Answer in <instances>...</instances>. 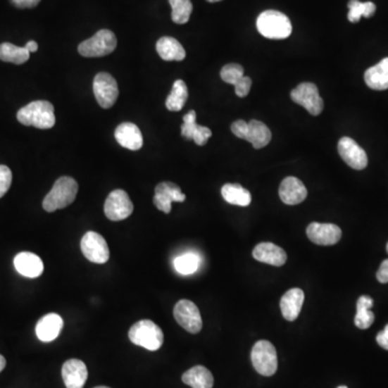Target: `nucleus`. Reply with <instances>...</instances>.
<instances>
[{
	"label": "nucleus",
	"mask_w": 388,
	"mask_h": 388,
	"mask_svg": "<svg viewBox=\"0 0 388 388\" xmlns=\"http://www.w3.org/2000/svg\"><path fill=\"white\" fill-rule=\"evenodd\" d=\"M30 53L25 46H18L10 42L0 44V60L3 62L22 65L30 60Z\"/></svg>",
	"instance_id": "cd10ccee"
},
{
	"label": "nucleus",
	"mask_w": 388,
	"mask_h": 388,
	"mask_svg": "<svg viewBox=\"0 0 388 388\" xmlns=\"http://www.w3.org/2000/svg\"><path fill=\"white\" fill-rule=\"evenodd\" d=\"M292 101L308 111L312 115H318L324 109V101L314 83L304 82L292 91Z\"/></svg>",
	"instance_id": "1a4fd4ad"
},
{
	"label": "nucleus",
	"mask_w": 388,
	"mask_h": 388,
	"mask_svg": "<svg viewBox=\"0 0 388 388\" xmlns=\"http://www.w3.org/2000/svg\"><path fill=\"white\" fill-rule=\"evenodd\" d=\"M206 1H208V3H218V1H221V0H206Z\"/></svg>",
	"instance_id": "79ce46f5"
},
{
	"label": "nucleus",
	"mask_w": 388,
	"mask_h": 388,
	"mask_svg": "<svg viewBox=\"0 0 388 388\" xmlns=\"http://www.w3.org/2000/svg\"><path fill=\"white\" fill-rule=\"evenodd\" d=\"M377 278L381 284L388 283V259L384 260L380 265L377 273Z\"/></svg>",
	"instance_id": "4c0bfd02"
},
{
	"label": "nucleus",
	"mask_w": 388,
	"mask_h": 388,
	"mask_svg": "<svg viewBox=\"0 0 388 388\" xmlns=\"http://www.w3.org/2000/svg\"><path fill=\"white\" fill-rule=\"evenodd\" d=\"M6 365H7V361H6L5 357L0 355V373L5 369Z\"/></svg>",
	"instance_id": "a19ab883"
},
{
	"label": "nucleus",
	"mask_w": 388,
	"mask_h": 388,
	"mask_svg": "<svg viewBox=\"0 0 388 388\" xmlns=\"http://www.w3.org/2000/svg\"><path fill=\"white\" fill-rule=\"evenodd\" d=\"M231 131L237 137L249 142L255 149L265 147L272 139L269 127L258 120H251V122L237 120L231 125Z\"/></svg>",
	"instance_id": "39448f33"
},
{
	"label": "nucleus",
	"mask_w": 388,
	"mask_h": 388,
	"mask_svg": "<svg viewBox=\"0 0 388 388\" xmlns=\"http://www.w3.org/2000/svg\"><path fill=\"white\" fill-rule=\"evenodd\" d=\"M156 52L162 60L180 61L186 58V51L178 40L173 37H162L156 42Z\"/></svg>",
	"instance_id": "393cba45"
},
{
	"label": "nucleus",
	"mask_w": 388,
	"mask_h": 388,
	"mask_svg": "<svg viewBox=\"0 0 388 388\" xmlns=\"http://www.w3.org/2000/svg\"><path fill=\"white\" fill-rule=\"evenodd\" d=\"M377 342L382 349L388 351V325H386L383 331L379 333L377 336Z\"/></svg>",
	"instance_id": "58836bf2"
},
{
	"label": "nucleus",
	"mask_w": 388,
	"mask_h": 388,
	"mask_svg": "<svg viewBox=\"0 0 388 388\" xmlns=\"http://www.w3.org/2000/svg\"><path fill=\"white\" fill-rule=\"evenodd\" d=\"M373 306V299L369 296H361L357 301V313L355 325L359 329H368L375 323V314L370 308Z\"/></svg>",
	"instance_id": "c85d7f7f"
},
{
	"label": "nucleus",
	"mask_w": 388,
	"mask_h": 388,
	"mask_svg": "<svg viewBox=\"0 0 388 388\" xmlns=\"http://www.w3.org/2000/svg\"><path fill=\"white\" fill-rule=\"evenodd\" d=\"M14 267L21 275L28 278L39 277L44 273V262L32 253L24 251L14 258Z\"/></svg>",
	"instance_id": "412c9836"
},
{
	"label": "nucleus",
	"mask_w": 388,
	"mask_h": 388,
	"mask_svg": "<svg viewBox=\"0 0 388 388\" xmlns=\"http://www.w3.org/2000/svg\"><path fill=\"white\" fill-rule=\"evenodd\" d=\"M338 151L343 161L354 170H365L368 165V156L365 150L349 137L339 140Z\"/></svg>",
	"instance_id": "ddd939ff"
},
{
	"label": "nucleus",
	"mask_w": 388,
	"mask_h": 388,
	"mask_svg": "<svg viewBox=\"0 0 388 388\" xmlns=\"http://www.w3.org/2000/svg\"><path fill=\"white\" fill-rule=\"evenodd\" d=\"M349 12L347 18L351 23H357L363 16L371 18L377 10L375 4L371 1L361 3L359 0H349Z\"/></svg>",
	"instance_id": "7c9ffc66"
},
{
	"label": "nucleus",
	"mask_w": 388,
	"mask_h": 388,
	"mask_svg": "<svg viewBox=\"0 0 388 388\" xmlns=\"http://www.w3.org/2000/svg\"><path fill=\"white\" fill-rule=\"evenodd\" d=\"M64 322L62 317L56 313L46 315L38 322L36 326V334L42 342H52L56 340L62 332Z\"/></svg>",
	"instance_id": "4be33fe9"
},
{
	"label": "nucleus",
	"mask_w": 388,
	"mask_h": 388,
	"mask_svg": "<svg viewBox=\"0 0 388 388\" xmlns=\"http://www.w3.org/2000/svg\"><path fill=\"white\" fill-rule=\"evenodd\" d=\"M254 258L257 261L274 265V267H282L287 261V255L283 249L273 243H260L256 246L253 251Z\"/></svg>",
	"instance_id": "f3484780"
},
{
	"label": "nucleus",
	"mask_w": 388,
	"mask_h": 388,
	"mask_svg": "<svg viewBox=\"0 0 388 388\" xmlns=\"http://www.w3.org/2000/svg\"><path fill=\"white\" fill-rule=\"evenodd\" d=\"M83 256L93 263L103 264L108 261L109 247L106 239L94 231L85 233L81 239Z\"/></svg>",
	"instance_id": "9d476101"
},
{
	"label": "nucleus",
	"mask_w": 388,
	"mask_h": 388,
	"mask_svg": "<svg viewBox=\"0 0 388 388\" xmlns=\"http://www.w3.org/2000/svg\"><path fill=\"white\" fill-rule=\"evenodd\" d=\"M10 1L14 7L19 9H26V8L30 9V8L37 7L42 0H10Z\"/></svg>",
	"instance_id": "e433bc0d"
},
{
	"label": "nucleus",
	"mask_w": 388,
	"mask_h": 388,
	"mask_svg": "<svg viewBox=\"0 0 388 388\" xmlns=\"http://www.w3.org/2000/svg\"><path fill=\"white\" fill-rule=\"evenodd\" d=\"M308 239L317 245L331 246L342 237V230L333 223H312L306 229Z\"/></svg>",
	"instance_id": "4468645a"
},
{
	"label": "nucleus",
	"mask_w": 388,
	"mask_h": 388,
	"mask_svg": "<svg viewBox=\"0 0 388 388\" xmlns=\"http://www.w3.org/2000/svg\"><path fill=\"white\" fill-rule=\"evenodd\" d=\"M308 196V190L301 180L296 177H287L280 187V198L287 205H298Z\"/></svg>",
	"instance_id": "a211bd4d"
},
{
	"label": "nucleus",
	"mask_w": 388,
	"mask_h": 388,
	"mask_svg": "<svg viewBox=\"0 0 388 388\" xmlns=\"http://www.w3.org/2000/svg\"><path fill=\"white\" fill-rule=\"evenodd\" d=\"M182 382L192 388H213L214 377L207 368L196 365L184 373Z\"/></svg>",
	"instance_id": "a878e982"
},
{
	"label": "nucleus",
	"mask_w": 388,
	"mask_h": 388,
	"mask_svg": "<svg viewBox=\"0 0 388 388\" xmlns=\"http://www.w3.org/2000/svg\"><path fill=\"white\" fill-rule=\"evenodd\" d=\"M117 44V37L111 30H101L90 39L81 42L78 51L85 58H101L113 53Z\"/></svg>",
	"instance_id": "423d86ee"
},
{
	"label": "nucleus",
	"mask_w": 388,
	"mask_h": 388,
	"mask_svg": "<svg viewBox=\"0 0 388 388\" xmlns=\"http://www.w3.org/2000/svg\"><path fill=\"white\" fill-rule=\"evenodd\" d=\"M16 118L22 125L36 129L48 130L56 125L54 107L46 101H32L18 111Z\"/></svg>",
	"instance_id": "f257e3e1"
},
{
	"label": "nucleus",
	"mask_w": 388,
	"mask_h": 388,
	"mask_svg": "<svg viewBox=\"0 0 388 388\" xmlns=\"http://www.w3.org/2000/svg\"><path fill=\"white\" fill-rule=\"evenodd\" d=\"M386 251H387V254H388V243H387V245H386Z\"/></svg>",
	"instance_id": "a18cd8bd"
},
{
	"label": "nucleus",
	"mask_w": 388,
	"mask_h": 388,
	"mask_svg": "<svg viewBox=\"0 0 388 388\" xmlns=\"http://www.w3.org/2000/svg\"><path fill=\"white\" fill-rule=\"evenodd\" d=\"M189 92L186 83L182 80H176L173 85L172 92L166 99V108L170 111H180L184 108L188 99Z\"/></svg>",
	"instance_id": "c756f323"
},
{
	"label": "nucleus",
	"mask_w": 388,
	"mask_h": 388,
	"mask_svg": "<svg viewBox=\"0 0 388 388\" xmlns=\"http://www.w3.org/2000/svg\"><path fill=\"white\" fill-rule=\"evenodd\" d=\"M129 338L134 344L151 351L160 349L164 342L163 331L149 320H140L133 325L129 331Z\"/></svg>",
	"instance_id": "20e7f679"
},
{
	"label": "nucleus",
	"mask_w": 388,
	"mask_h": 388,
	"mask_svg": "<svg viewBox=\"0 0 388 388\" xmlns=\"http://www.w3.org/2000/svg\"><path fill=\"white\" fill-rule=\"evenodd\" d=\"M12 184V173L8 166L0 165V199L9 191Z\"/></svg>",
	"instance_id": "f704fd0d"
},
{
	"label": "nucleus",
	"mask_w": 388,
	"mask_h": 388,
	"mask_svg": "<svg viewBox=\"0 0 388 388\" xmlns=\"http://www.w3.org/2000/svg\"><path fill=\"white\" fill-rule=\"evenodd\" d=\"M77 193H78V184L74 178L67 177V176L58 178L44 198L42 207L48 213L65 208L74 202Z\"/></svg>",
	"instance_id": "f03ea898"
},
{
	"label": "nucleus",
	"mask_w": 388,
	"mask_h": 388,
	"mask_svg": "<svg viewBox=\"0 0 388 388\" xmlns=\"http://www.w3.org/2000/svg\"><path fill=\"white\" fill-rule=\"evenodd\" d=\"M25 48L30 51V53H34L38 50V44L34 42V40H32V42H28L27 44H25Z\"/></svg>",
	"instance_id": "ea45409f"
},
{
	"label": "nucleus",
	"mask_w": 388,
	"mask_h": 388,
	"mask_svg": "<svg viewBox=\"0 0 388 388\" xmlns=\"http://www.w3.org/2000/svg\"><path fill=\"white\" fill-rule=\"evenodd\" d=\"M338 388H349L347 386H339Z\"/></svg>",
	"instance_id": "c03bdc74"
},
{
	"label": "nucleus",
	"mask_w": 388,
	"mask_h": 388,
	"mask_svg": "<svg viewBox=\"0 0 388 388\" xmlns=\"http://www.w3.org/2000/svg\"><path fill=\"white\" fill-rule=\"evenodd\" d=\"M134 211V205L129 194L122 189H117L106 200L104 211L109 220L121 221L129 218Z\"/></svg>",
	"instance_id": "6e6552de"
},
{
	"label": "nucleus",
	"mask_w": 388,
	"mask_h": 388,
	"mask_svg": "<svg viewBox=\"0 0 388 388\" xmlns=\"http://www.w3.org/2000/svg\"><path fill=\"white\" fill-rule=\"evenodd\" d=\"M186 196L174 182H163L158 184L154 193V203L158 211L168 214L172 211L173 202H184Z\"/></svg>",
	"instance_id": "2eb2a0df"
},
{
	"label": "nucleus",
	"mask_w": 388,
	"mask_h": 388,
	"mask_svg": "<svg viewBox=\"0 0 388 388\" xmlns=\"http://www.w3.org/2000/svg\"><path fill=\"white\" fill-rule=\"evenodd\" d=\"M95 99L103 108H111L119 96V89L115 79L107 73H99L93 81Z\"/></svg>",
	"instance_id": "9b49d317"
},
{
	"label": "nucleus",
	"mask_w": 388,
	"mask_h": 388,
	"mask_svg": "<svg viewBox=\"0 0 388 388\" xmlns=\"http://www.w3.org/2000/svg\"><path fill=\"white\" fill-rule=\"evenodd\" d=\"M257 30L263 37L269 39H286L292 32L288 16L275 10L262 12L257 19Z\"/></svg>",
	"instance_id": "7ed1b4c3"
},
{
	"label": "nucleus",
	"mask_w": 388,
	"mask_h": 388,
	"mask_svg": "<svg viewBox=\"0 0 388 388\" xmlns=\"http://www.w3.org/2000/svg\"><path fill=\"white\" fill-rule=\"evenodd\" d=\"M251 85H253V81L249 77L244 76L235 87V93H237V96L239 97H245L249 95V91H251Z\"/></svg>",
	"instance_id": "c9c22d12"
},
{
	"label": "nucleus",
	"mask_w": 388,
	"mask_h": 388,
	"mask_svg": "<svg viewBox=\"0 0 388 388\" xmlns=\"http://www.w3.org/2000/svg\"><path fill=\"white\" fill-rule=\"evenodd\" d=\"M174 267L178 273L182 275H191L198 271L200 267V258L196 254H184L174 260Z\"/></svg>",
	"instance_id": "473e14b6"
},
{
	"label": "nucleus",
	"mask_w": 388,
	"mask_h": 388,
	"mask_svg": "<svg viewBox=\"0 0 388 388\" xmlns=\"http://www.w3.org/2000/svg\"><path fill=\"white\" fill-rule=\"evenodd\" d=\"M172 7V20L176 24H186L190 20L193 6L191 0H168Z\"/></svg>",
	"instance_id": "2f4dec72"
},
{
	"label": "nucleus",
	"mask_w": 388,
	"mask_h": 388,
	"mask_svg": "<svg viewBox=\"0 0 388 388\" xmlns=\"http://www.w3.org/2000/svg\"><path fill=\"white\" fill-rule=\"evenodd\" d=\"M221 194L229 204L246 207L251 203V192L239 184H225L221 189Z\"/></svg>",
	"instance_id": "bb28decb"
},
{
	"label": "nucleus",
	"mask_w": 388,
	"mask_h": 388,
	"mask_svg": "<svg viewBox=\"0 0 388 388\" xmlns=\"http://www.w3.org/2000/svg\"><path fill=\"white\" fill-rule=\"evenodd\" d=\"M62 377L66 388H83L87 380V368L79 359H69L63 365Z\"/></svg>",
	"instance_id": "dca6fc26"
},
{
	"label": "nucleus",
	"mask_w": 388,
	"mask_h": 388,
	"mask_svg": "<svg viewBox=\"0 0 388 388\" xmlns=\"http://www.w3.org/2000/svg\"><path fill=\"white\" fill-rule=\"evenodd\" d=\"M365 81L368 87L373 90H387L388 58H384L375 66L370 67L365 73Z\"/></svg>",
	"instance_id": "b1692460"
},
{
	"label": "nucleus",
	"mask_w": 388,
	"mask_h": 388,
	"mask_svg": "<svg viewBox=\"0 0 388 388\" xmlns=\"http://www.w3.org/2000/svg\"><path fill=\"white\" fill-rule=\"evenodd\" d=\"M176 322L188 332L196 334L202 330L203 322L198 306L190 300H180L174 308Z\"/></svg>",
	"instance_id": "f8f14e48"
},
{
	"label": "nucleus",
	"mask_w": 388,
	"mask_h": 388,
	"mask_svg": "<svg viewBox=\"0 0 388 388\" xmlns=\"http://www.w3.org/2000/svg\"><path fill=\"white\" fill-rule=\"evenodd\" d=\"M254 368L263 377H272L277 370V353L269 341H258L251 351Z\"/></svg>",
	"instance_id": "0eeeda50"
},
{
	"label": "nucleus",
	"mask_w": 388,
	"mask_h": 388,
	"mask_svg": "<svg viewBox=\"0 0 388 388\" xmlns=\"http://www.w3.org/2000/svg\"><path fill=\"white\" fill-rule=\"evenodd\" d=\"M182 134L187 139L194 140V143L198 146H204L211 137V131L208 127L196 123V113L194 111H189L184 115Z\"/></svg>",
	"instance_id": "aec40b11"
},
{
	"label": "nucleus",
	"mask_w": 388,
	"mask_h": 388,
	"mask_svg": "<svg viewBox=\"0 0 388 388\" xmlns=\"http://www.w3.org/2000/svg\"><path fill=\"white\" fill-rule=\"evenodd\" d=\"M220 77L225 82L235 85L244 77V68L239 64H227L223 67Z\"/></svg>",
	"instance_id": "72a5a7b5"
},
{
	"label": "nucleus",
	"mask_w": 388,
	"mask_h": 388,
	"mask_svg": "<svg viewBox=\"0 0 388 388\" xmlns=\"http://www.w3.org/2000/svg\"><path fill=\"white\" fill-rule=\"evenodd\" d=\"M95 388H109V387H106V386H99V387H95Z\"/></svg>",
	"instance_id": "37998d69"
},
{
	"label": "nucleus",
	"mask_w": 388,
	"mask_h": 388,
	"mask_svg": "<svg viewBox=\"0 0 388 388\" xmlns=\"http://www.w3.org/2000/svg\"><path fill=\"white\" fill-rule=\"evenodd\" d=\"M115 137L120 146L129 150H139L143 147V134L137 125L131 122H125L115 129Z\"/></svg>",
	"instance_id": "6ab92c4d"
},
{
	"label": "nucleus",
	"mask_w": 388,
	"mask_h": 388,
	"mask_svg": "<svg viewBox=\"0 0 388 388\" xmlns=\"http://www.w3.org/2000/svg\"><path fill=\"white\" fill-rule=\"evenodd\" d=\"M304 302V292L300 288L288 290L280 299V310L285 320L294 322L298 318Z\"/></svg>",
	"instance_id": "5701e85b"
}]
</instances>
